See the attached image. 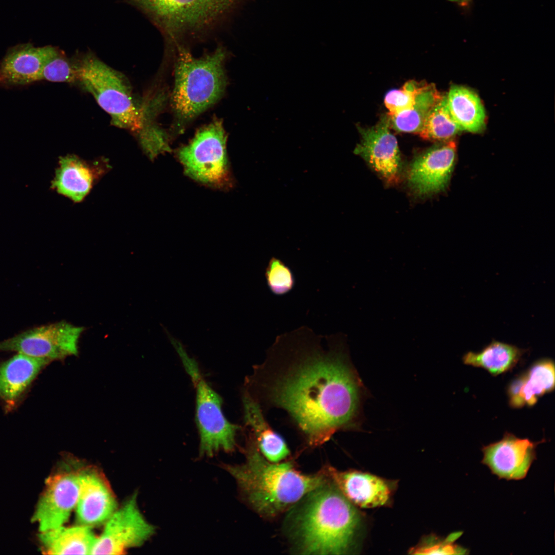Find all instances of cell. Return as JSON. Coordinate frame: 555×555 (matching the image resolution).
<instances>
[{
  "instance_id": "obj_20",
  "label": "cell",
  "mask_w": 555,
  "mask_h": 555,
  "mask_svg": "<svg viewBox=\"0 0 555 555\" xmlns=\"http://www.w3.org/2000/svg\"><path fill=\"white\" fill-rule=\"evenodd\" d=\"M554 388V364L549 359L535 362L510 383L507 393L514 408L533 405L538 398Z\"/></svg>"
},
{
  "instance_id": "obj_2",
  "label": "cell",
  "mask_w": 555,
  "mask_h": 555,
  "mask_svg": "<svg viewBox=\"0 0 555 555\" xmlns=\"http://www.w3.org/2000/svg\"><path fill=\"white\" fill-rule=\"evenodd\" d=\"M301 501L291 513L288 529L296 551L305 554H345L355 551L362 528L361 515L328 477Z\"/></svg>"
},
{
  "instance_id": "obj_31",
  "label": "cell",
  "mask_w": 555,
  "mask_h": 555,
  "mask_svg": "<svg viewBox=\"0 0 555 555\" xmlns=\"http://www.w3.org/2000/svg\"><path fill=\"white\" fill-rule=\"evenodd\" d=\"M451 2L456 3L461 7H468L471 3L472 0H449Z\"/></svg>"
},
{
  "instance_id": "obj_22",
  "label": "cell",
  "mask_w": 555,
  "mask_h": 555,
  "mask_svg": "<svg viewBox=\"0 0 555 555\" xmlns=\"http://www.w3.org/2000/svg\"><path fill=\"white\" fill-rule=\"evenodd\" d=\"M446 97L449 111L460 131L476 133L483 128L485 111L474 92L463 86H453Z\"/></svg>"
},
{
  "instance_id": "obj_5",
  "label": "cell",
  "mask_w": 555,
  "mask_h": 555,
  "mask_svg": "<svg viewBox=\"0 0 555 555\" xmlns=\"http://www.w3.org/2000/svg\"><path fill=\"white\" fill-rule=\"evenodd\" d=\"M75 66L77 81L109 115L113 124L139 134L144 130L143 114L135 105L131 87L121 73L91 54Z\"/></svg>"
},
{
  "instance_id": "obj_21",
  "label": "cell",
  "mask_w": 555,
  "mask_h": 555,
  "mask_svg": "<svg viewBox=\"0 0 555 555\" xmlns=\"http://www.w3.org/2000/svg\"><path fill=\"white\" fill-rule=\"evenodd\" d=\"M91 527L63 526L41 532L42 551L48 554H91L97 540Z\"/></svg>"
},
{
  "instance_id": "obj_6",
  "label": "cell",
  "mask_w": 555,
  "mask_h": 555,
  "mask_svg": "<svg viewBox=\"0 0 555 555\" xmlns=\"http://www.w3.org/2000/svg\"><path fill=\"white\" fill-rule=\"evenodd\" d=\"M196 388V421L201 455L212 456L219 451H232L239 427L230 422L222 410L221 397L204 379L197 362L175 338L170 340Z\"/></svg>"
},
{
  "instance_id": "obj_30",
  "label": "cell",
  "mask_w": 555,
  "mask_h": 555,
  "mask_svg": "<svg viewBox=\"0 0 555 555\" xmlns=\"http://www.w3.org/2000/svg\"><path fill=\"white\" fill-rule=\"evenodd\" d=\"M460 535V533H456L449 536L445 540L430 539L424 544L414 548L412 550V554H463L465 550L454 544V541Z\"/></svg>"
},
{
  "instance_id": "obj_1",
  "label": "cell",
  "mask_w": 555,
  "mask_h": 555,
  "mask_svg": "<svg viewBox=\"0 0 555 555\" xmlns=\"http://www.w3.org/2000/svg\"><path fill=\"white\" fill-rule=\"evenodd\" d=\"M323 337L303 326L276 337L245 391L265 410L283 411L312 447L339 431H361L369 395L344 335Z\"/></svg>"
},
{
  "instance_id": "obj_13",
  "label": "cell",
  "mask_w": 555,
  "mask_h": 555,
  "mask_svg": "<svg viewBox=\"0 0 555 555\" xmlns=\"http://www.w3.org/2000/svg\"><path fill=\"white\" fill-rule=\"evenodd\" d=\"M456 147L454 141H446L429 149L413 161L408 180L416 193L427 195L446 188L454 165Z\"/></svg>"
},
{
  "instance_id": "obj_24",
  "label": "cell",
  "mask_w": 555,
  "mask_h": 555,
  "mask_svg": "<svg viewBox=\"0 0 555 555\" xmlns=\"http://www.w3.org/2000/svg\"><path fill=\"white\" fill-rule=\"evenodd\" d=\"M441 96L432 84L421 92L410 110L389 116L391 125L398 132L419 133L431 110Z\"/></svg>"
},
{
  "instance_id": "obj_16",
  "label": "cell",
  "mask_w": 555,
  "mask_h": 555,
  "mask_svg": "<svg viewBox=\"0 0 555 555\" xmlns=\"http://www.w3.org/2000/svg\"><path fill=\"white\" fill-rule=\"evenodd\" d=\"M324 471L354 505L364 508H375L386 504L391 497V484L381 477L358 471H339L330 466L326 467Z\"/></svg>"
},
{
  "instance_id": "obj_15",
  "label": "cell",
  "mask_w": 555,
  "mask_h": 555,
  "mask_svg": "<svg viewBox=\"0 0 555 555\" xmlns=\"http://www.w3.org/2000/svg\"><path fill=\"white\" fill-rule=\"evenodd\" d=\"M78 473L79 495L76 509L79 523L91 527L106 522L117 509L109 485L94 469H84Z\"/></svg>"
},
{
  "instance_id": "obj_18",
  "label": "cell",
  "mask_w": 555,
  "mask_h": 555,
  "mask_svg": "<svg viewBox=\"0 0 555 555\" xmlns=\"http://www.w3.org/2000/svg\"><path fill=\"white\" fill-rule=\"evenodd\" d=\"M59 164L51 187L75 202L84 199L108 165L103 161L90 164L71 155L61 157Z\"/></svg>"
},
{
  "instance_id": "obj_10",
  "label": "cell",
  "mask_w": 555,
  "mask_h": 555,
  "mask_svg": "<svg viewBox=\"0 0 555 555\" xmlns=\"http://www.w3.org/2000/svg\"><path fill=\"white\" fill-rule=\"evenodd\" d=\"M91 554H120L142 545L155 533V527L141 513L134 494L106 521Z\"/></svg>"
},
{
  "instance_id": "obj_23",
  "label": "cell",
  "mask_w": 555,
  "mask_h": 555,
  "mask_svg": "<svg viewBox=\"0 0 555 555\" xmlns=\"http://www.w3.org/2000/svg\"><path fill=\"white\" fill-rule=\"evenodd\" d=\"M523 350L507 343L494 341L480 352L470 351L463 357L465 364L484 368L492 375L511 369L520 360Z\"/></svg>"
},
{
  "instance_id": "obj_3",
  "label": "cell",
  "mask_w": 555,
  "mask_h": 555,
  "mask_svg": "<svg viewBox=\"0 0 555 555\" xmlns=\"http://www.w3.org/2000/svg\"><path fill=\"white\" fill-rule=\"evenodd\" d=\"M249 436L245 462L225 465L224 468L234 477L247 503L262 516H278L327 480L324 470L305 474L290 462L268 461L258 450L252 435Z\"/></svg>"
},
{
  "instance_id": "obj_4",
  "label": "cell",
  "mask_w": 555,
  "mask_h": 555,
  "mask_svg": "<svg viewBox=\"0 0 555 555\" xmlns=\"http://www.w3.org/2000/svg\"><path fill=\"white\" fill-rule=\"evenodd\" d=\"M225 58L221 48L199 59L186 52L180 53L172 95L173 107L180 123L190 121L220 97L226 86Z\"/></svg>"
},
{
  "instance_id": "obj_12",
  "label": "cell",
  "mask_w": 555,
  "mask_h": 555,
  "mask_svg": "<svg viewBox=\"0 0 555 555\" xmlns=\"http://www.w3.org/2000/svg\"><path fill=\"white\" fill-rule=\"evenodd\" d=\"M390 117L386 116L372 127H358L361 140L354 152L386 181L393 182L399 178L401 159L397 141L390 132Z\"/></svg>"
},
{
  "instance_id": "obj_7",
  "label": "cell",
  "mask_w": 555,
  "mask_h": 555,
  "mask_svg": "<svg viewBox=\"0 0 555 555\" xmlns=\"http://www.w3.org/2000/svg\"><path fill=\"white\" fill-rule=\"evenodd\" d=\"M227 136L221 121L215 120L198 131L190 142L177 151L185 173L202 183L223 187L230 176Z\"/></svg>"
},
{
  "instance_id": "obj_11",
  "label": "cell",
  "mask_w": 555,
  "mask_h": 555,
  "mask_svg": "<svg viewBox=\"0 0 555 555\" xmlns=\"http://www.w3.org/2000/svg\"><path fill=\"white\" fill-rule=\"evenodd\" d=\"M78 495V472L64 471L49 477L33 517L40 531L63 526L76 508Z\"/></svg>"
},
{
  "instance_id": "obj_26",
  "label": "cell",
  "mask_w": 555,
  "mask_h": 555,
  "mask_svg": "<svg viewBox=\"0 0 555 555\" xmlns=\"http://www.w3.org/2000/svg\"><path fill=\"white\" fill-rule=\"evenodd\" d=\"M460 131L449 111L447 97L442 96L431 110L419 134L425 139L448 141Z\"/></svg>"
},
{
  "instance_id": "obj_29",
  "label": "cell",
  "mask_w": 555,
  "mask_h": 555,
  "mask_svg": "<svg viewBox=\"0 0 555 555\" xmlns=\"http://www.w3.org/2000/svg\"><path fill=\"white\" fill-rule=\"evenodd\" d=\"M53 82H73L77 81L75 66L58 52L45 64L42 70L41 80Z\"/></svg>"
},
{
  "instance_id": "obj_25",
  "label": "cell",
  "mask_w": 555,
  "mask_h": 555,
  "mask_svg": "<svg viewBox=\"0 0 555 555\" xmlns=\"http://www.w3.org/2000/svg\"><path fill=\"white\" fill-rule=\"evenodd\" d=\"M247 427L251 430V434L258 450L268 461L279 462L289 455L290 451L285 440L273 430L264 415L251 419Z\"/></svg>"
},
{
  "instance_id": "obj_8",
  "label": "cell",
  "mask_w": 555,
  "mask_h": 555,
  "mask_svg": "<svg viewBox=\"0 0 555 555\" xmlns=\"http://www.w3.org/2000/svg\"><path fill=\"white\" fill-rule=\"evenodd\" d=\"M172 34L198 31L228 11L235 0H135Z\"/></svg>"
},
{
  "instance_id": "obj_27",
  "label": "cell",
  "mask_w": 555,
  "mask_h": 555,
  "mask_svg": "<svg viewBox=\"0 0 555 555\" xmlns=\"http://www.w3.org/2000/svg\"><path fill=\"white\" fill-rule=\"evenodd\" d=\"M429 84L414 80L406 82L398 89L389 91L384 97V104L389 116H394L412 108L418 95Z\"/></svg>"
},
{
  "instance_id": "obj_28",
  "label": "cell",
  "mask_w": 555,
  "mask_h": 555,
  "mask_svg": "<svg viewBox=\"0 0 555 555\" xmlns=\"http://www.w3.org/2000/svg\"><path fill=\"white\" fill-rule=\"evenodd\" d=\"M265 276L269 289L276 295L285 294L294 286V276L291 269L281 260L274 256L268 263Z\"/></svg>"
},
{
  "instance_id": "obj_14",
  "label": "cell",
  "mask_w": 555,
  "mask_h": 555,
  "mask_svg": "<svg viewBox=\"0 0 555 555\" xmlns=\"http://www.w3.org/2000/svg\"><path fill=\"white\" fill-rule=\"evenodd\" d=\"M535 446L527 438L507 433L499 441L483 448L482 463L499 478L522 479L535 459Z\"/></svg>"
},
{
  "instance_id": "obj_17",
  "label": "cell",
  "mask_w": 555,
  "mask_h": 555,
  "mask_svg": "<svg viewBox=\"0 0 555 555\" xmlns=\"http://www.w3.org/2000/svg\"><path fill=\"white\" fill-rule=\"evenodd\" d=\"M58 52L51 46L27 44L13 47L0 63V85L22 86L41 80L46 63Z\"/></svg>"
},
{
  "instance_id": "obj_9",
  "label": "cell",
  "mask_w": 555,
  "mask_h": 555,
  "mask_svg": "<svg viewBox=\"0 0 555 555\" xmlns=\"http://www.w3.org/2000/svg\"><path fill=\"white\" fill-rule=\"evenodd\" d=\"M84 328L60 321L31 329L0 342V351H15L49 360H62L78 353Z\"/></svg>"
},
{
  "instance_id": "obj_19",
  "label": "cell",
  "mask_w": 555,
  "mask_h": 555,
  "mask_svg": "<svg viewBox=\"0 0 555 555\" xmlns=\"http://www.w3.org/2000/svg\"><path fill=\"white\" fill-rule=\"evenodd\" d=\"M50 361L17 353L0 364V398L14 405L41 371Z\"/></svg>"
}]
</instances>
